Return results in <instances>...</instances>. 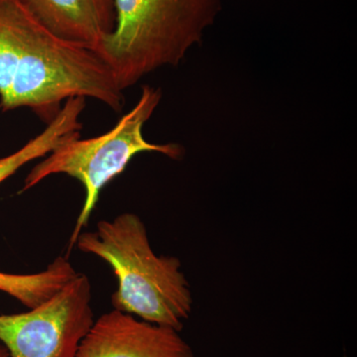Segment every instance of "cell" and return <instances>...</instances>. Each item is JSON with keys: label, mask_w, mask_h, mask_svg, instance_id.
Here are the masks:
<instances>
[{"label": "cell", "mask_w": 357, "mask_h": 357, "mask_svg": "<svg viewBox=\"0 0 357 357\" xmlns=\"http://www.w3.org/2000/svg\"><path fill=\"white\" fill-rule=\"evenodd\" d=\"M91 300V280L77 273L43 304L0 314V342L10 357H77L95 323Z\"/></svg>", "instance_id": "obj_5"}, {"label": "cell", "mask_w": 357, "mask_h": 357, "mask_svg": "<svg viewBox=\"0 0 357 357\" xmlns=\"http://www.w3.org/2000/svg\"><path fill=\"white\" fill-rule=\"evenodd\" d=\"M67 256H59L46 269L33 274H13L0 271V291L13 297L27 309L50 299L77 276Z\"/></svg>", "instance_id": "obj_9"}, {"label": "cell", "mask_w": 357, "mask_h": 357, "mask_svg": "<svg viewBox=\"0 0 357 357\" xmlns=\"http://www.w3.org/2000/svg\"><path fill=\"white\" fill-rule=\"evenodd\" d=\"M58 38L96 52L116 24L115 0H21Z\"/></svg>", "instance_id": "obj_7"}, {"label": "cell", "mask_w": 357, "mask_h": 357, "mask_svg": "<svg viewBox=\"0 0 357 357\" xmlns=\"http://www.w3.org/2000/svg\"><path fill=\"white\" fill-rule=\"evenodd\" d=\"M84 107L86 98L76 96L68 98L58 114L39 135L14 153L0 158V184L26 164L46 156L64 141L81 135L79 132L83 128V123L79 121V117Z\"/></svg>", "instance_id": "obj_8"}, {"label": "cell", "mask_w": 357, "mask_h": 357, "mask_svg": "<svg viewBox=\"0 0 357 357\" xmlns=\"http://www.w3.org/2000/svg\"><path fill=\"white\" fill-rule=\"evenodd\" d=\"M220 10L222 0H115L114 31L96 53L124 91L160 68L177 67Z\"/></svg>", "instance_id": "obj_3"}, {"label": "cell", "mask_w": 357, "mask_h": 357, "mask_svg": "<svg viewBox=\"0 0 357 357\" xmlns=\"http://www.w3.org/2000/svg\"><path fill=\"white\" fill-rule=\"evenodd\" d=\"M0 357H10L9 356L8 351L3 345H0Z\"/></svg>", "instance_id": "obj_10"}, {"label": "cell", "mask_w": 357, "mask_h": 357, "mask_svg": "<svg viewBox=\"0 0 357 357\" xmlns=\"http://www.w3.org/2000/svg\"><path fill=\"white\" fill-rule=\"evenodd\" d=\"M161 98V89L143 86L135 107L123 115L114 128L89 139H81V135H77L64 141L33 167L25 178L20 192L32 189L45 178L57 174L77 178L84 185L86 198L70 237L68 255L88 225L103 188L126 170L135 155L154 152L173 160L184 156V147L180 144H154L143 135V126L153 114Z\"/></svg>", "instance_id": "obj_4"}, {"label": "cell", "mask_w": 357, "mask_h": 357, "mask_svg": "<svg viewBox=\"0 0 357 357\" xmlns=\"http://www.w3.org/2000/svg\"><path fill=\"white\" fill-rule=\"evenodd\" d=\"M75 246L112 267L117 280L112 295L114 310L182 331L194 303L189 282L177 257L155 255L137 215L124 213L100 220L93 231H82Z\"/></svg>", "instance_id": "obj_2"}, {"label": "cell", "mask_w": 357, "mask_h": 357, "mask_svg": "<svg viewBox=\"0 0 357 357\" xmlns=\"http://www.w3.org/2000/svg\"><path fill=\"white\" fill-rule=\"evenodd\" d=\"M76 96L115 112L124 107L123 91L100 56L58 38L21 0H0V109L28 107L49 123Z\"/></svg>", "instance_id": "obj_1"}, {"label": "cell", "mask_w": 357, "mask_h": 357, "mask_svg": "<svg viewBox=\"0 0 357 357\" xmlns=\"http://www.w3.org/2000/svg\"><path fill=\"white\" fill-rule=\"evenodd\" d=\"M77 357H195L180 332L112 310L82 340Z\"/></svg>", "instance_id": "obj_6"}]
</instances>
